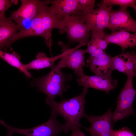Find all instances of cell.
<instances>
[{
  "mask_svg": "<svg viewBox=\"0 0 136 136\" xmlns=\"http://www.w3.org/2000/svg\"><path fill=\"white\" fill-rule=\"evenodd\" d=\"M133 77H127V81L117 100L116 109L112 116L113 124L134 114L133 105L136 93L133 84Z\"/></svg>",
  "mask_w": 136,
  "mask_h": 136,
  "instance_id": "obj_6",
  "label": "cell"
},
{
  "mask_svg": "<svg viewBox=\"0 0 136 136\" xmlns=\"http://www.w3.org/2000/svg\"><path fill=\"white\" fill-rule=\"evenodd\" d=\"M58 44L61 47L62 56L56 66L61 69L64 68H70L74 71L78 77L84 74L83 67L87 66L85 61V54L87 53L86 49H78L84 46L79 44L76 47L71 49L69 46L62 41H59Z\"/></svg>",
  "mask_w": 136,
  "mask_h": 136,
  "instance_id": "obj_7",
  "label": "cell"
},
{
  "mask_svg": "<svg viewBox=\"0 0 136 136\" xmlns=\"http://www.w3.org/2000/svg\"><path fill=\"white\" fill-rule=\"evenodd\" d=\"M127 9L120 7L118 10L112 9L110 11L107 28L112 32L124 30L136 33V21L131 16Z\"/></svg>",
  "mask_w": 136,
  "mask_h": 136,
  "instance_id": "obj_11",
  "label": "cell"
},
{
  "mask_svg": "<svg viewBox=\"0 0 136 136\" xmlns=\"http://www.w3.org/2000/svg\"><path fill=\"white\" fill-rule=\"evenodd\" d=\"M78 1L81 13L89 12L95 9V0H78Z\"/></svg>",
  "mask_w": 136,
  "mask_h": 136,
  "instance_id": "obj_22",
  "label": "cell"
},
{
  "mask_svg": "<svg viewBox=\"0 0 136 136\" xmlns=\"http://www.w3.org/2000/svg\"><path fill=\"white\" fill-rule=\"evenodd\" d=\"M0 57L10 65L18 69L27 77L32 78L31 74L26 69L25 64L21 62L20 57L16 52L10 53L0 49Z\"/></svg>",
  "mask_w": 136,
  "mask_h": 136,
  "instance_id": "obj_19",
  "label": "cell"
},
{
  "mask_svg": "<svg viewBox=\"0 0 136 136\" xmlns=\"http://www.w3.org/2000/svg\"><path fill=\"white\" fill-rule=\"evenodd\" d=\"M113 113L112 109L110 108L100 116L87 115L85 117L87 119L90 125L89 127H82L91 136H111L113 125L112 120Z\"/></svg>",
  "mask_w": 136,
  "mask_h": 136,
  "instance_id": "obj_10",
  "label": "cell"
},
{
  "mask_svg": "<svg viewBox=\"0 0 136 136\" xmlns=\"http://www.w3.org/2000/svg\"><path fill=\"white\" fill-rule=\"evenodd\" d=\"M88 89L84 88L82 92L79 95L68 99L62 98L58 103L54 100L46 99L47 105L57 116H62L65 120V132L71 131V136H86L80 127H82L80 119L85 117L84 106L86 101L85 97Z\"/></svg>",
  "mask_w": 136,
  "mask_h": 136,
  "instance_id": "obj_1",
  "label": "cell"
},
{
  "mask_svg": "<svg viewBox=\"0 0 136 136\" xmlns=\"http://www.w3.org/2000/svg\"><path fill=\"white\" fill-rule=\"evenodd\" d=\"M97 6L98 8L93 11L78 15L89 27L91 32L103 34L108 26L112 7L107 6L101 2L97 4Z\"/></svg>",
  "mask_w": 136,
  "mask_h": 136,
  "instance_id": "obj_9",
  "label": "cell"
},
{
  "mask_svg": "<svg viewBox=\"0 0 136 136\" xmlns=\"http://www.w3.org/2000/svg\"><path fill=\"white\" fill-rule=\"evenodd\" d=\"M72 75L62 72L55 64L51 67L50 72L46 75L35 79L31 86L37 88L38 91L44 93L46 99L54 100L56 96H60L63 98V94L70 87L67 82L72 78Z\"/></svg>",
  "mask_w": 136,
  "mask_h": 136,
  "instance_id": "obj_3",
  "label": "cell"
},
{
  "mask_svg": "<svg viewBox=\"0 0 136 136\" xmlns=\"http://www.w3.org/2000/svg\"><path fill=\"white\" fill-rule=\"evenodd\" d=\"M114 70L125 74L127 77L136 75V54L134 51L122 53L113 57Z\"/></svg>",
  "mask_w": 136,
  "mask_h": 136,
  "instance_id": "obj_14",
  "label": "cell"
},
{
  "mask_svg": "<svg viewBox=\"0 0 136 136\" xmlns=\"http://www.w3.org/2000/svg\"><path fill=\"white\" fill-rule=\"evenodd\" d=\"M50 3V9L60 21L66 16L81 13L78 0H51Z\"/></svg>",
  "mask_w": 136,
  "mask_h": 136,
  "instance_id": "obj_15",
  "label": "cell"
},
{
  "mask_svg": "<svg viewBox=\"0 0 136 136\" xmlns=\"http://www.w3.org/2000/svg\"><path fill=\"white\" fill-rule=\"evenodd\" d=\"M87 45V47L86 50L87 53H88L90 56L95 57L106 52L105 50L100 49L90 40Z\"/></svg>",
  "mask_w": 136,
  "mask_h": 136,
  "instance_id": "obj_24",
  "label": "cell"
},
{
  "mask_svg": "<svg viewBox=\"0 0 136 136\" xmlns=\"http://www.w3.org/2000/svg\"><path fill=\"white\" fill-rule=\"evenodd\" d=\"M101 2L107 6L118 5L121 8H127L130 7L133 8L135 12L136 11L135 0H103Z\"/></svg>",
  "mask_w": 136,
  "mask_h": 136,
  "instance_id": "obj_20",
  "label": "cell"
},
{
  "mask_svg": "<svg viewBox=\"0 0 136 136\" xmlns=\"http://www.w3.org/2000/svg\"><path fill=\"white\" fill-rule=\"evenodd\" d=\"M77 82L79 86L88 89L91 88L109 93L117 85L118 81L112 77L106 78L94 75L89 76L84 74L78 77Z\"/></svg>",
  "mask_w": 136,
  "mask_h": 136,
  "instance_id": "obj_12",
  "label": "cell"
},
{
  "mask_svg": "<svg viewBox=\"0 0 136 136\" xmlns=\"http://www.w3.org/2000/svg\"><path fill=\"white\" fill-rule=\"evenodd\" d=\"M92 36L90 41L100 49L105 50L109 44L104 38L105 33L99 34L92 31Z\"/></svg>",
  "mask_w": 136,
  "mask_h": 136,
  "instance_id": "obj_21",
  "label": "cell"
},
{
  "mask_svg": "<svg viewBox=\"0 0 136 136\" xmlns=\"http://www.w3.org/2000/svg\"><path fill=\"white\" fill-rule=\"evenodd\" d=\"M51 0H45L38 14L32 20L27 29L18 31L11 40L12 44L21 39L31 36H38L43 38L45 44L48 47L50 54L53 45L52 32L53 29H58L60 20L50 10L48 5Z\"/></svg>",
  "mask_w": 136,
  "mask_h": 136,
  "instance_id": "obj_2",
  "label": "cell"
},
{
  "mask_svg": "<svg viewBox=\"0 0 136 136\" xmlns=\"http://www.w3.org/2000/svg\"><path fill=\"white\" fill-rule=\"evenodd\" d=\"M63 55L61 54L54 57H49L44 52H39L36 56V59L29 63L25 64L26 69L28 70L33 69L40 70L48 67H51L54 65L55 62L61 58Z\"/></svg>",
  "mask_w": 136,
  "mask_h": 136,
  "instance_id": "obj_18",
  "label": "cell"
},
{
  "mask_svg": "<svg viewBox=\"0 0 136 136\" xmlns=\"http://www.w3.org/2000/svg\"><path fill=\"white\" fill-rule=\"evenodd\" d=\"M104 38L109 44H115L120 46L122 53L128 48H135L136 46V33L131 34L124 30H117L109 34L105 33Z\"/></svg>",
  "mask_w": 136,
  "mask_h": 136,
  "instance_id": "obj_16",
  "label": "cell"
},
{
  "mask_svg": "<svg viewBox=\"0 0 136 136\" xmlns=\"http://www.w3.org/2000/svg\"><path fill=\"white\" fill-rule=\"evenodd\" d=\"M111 136H135L130 129L126 127H123L119 129H112L111 131Z\"/></svg>",
  "mask_w": 136,
  "mask_h": 136,
  "instance_id": "obj_25",
  "label": "cell"
},
{
  "mask_svg": "<svg viewBox=\"0 0 136 136\" xmlns=\"http://www.w3.org/2000/svg\"><path fill=\"white\" fill-rule=\"evenodd\" d=\"M45 1L21 0V5L19 8L13 12L7 18L16 23L19 28V31L27 29Z\"/></svg>",
  "mask_w": 136,
  "mask_h": 136,
  "instance_id": "obj_8",
  "label": "cell"
},
{
  "mask_svg": "<svg viewBox=\"0 0 136 136\" xmlns=\"http://www.w3.org/2000/svg\"><path fill=\"white\" fill-rule=\"evenodd\" d=\"M0 23V49L10 45L12 40L19 30L18 26L12 21L8 19Z\"/></svg>",
  "mask_w": 136,
  "mask_h": 136,
  "instance_id": "obj_17",
  "label": "cell"
},
{
  "mask_svg": "<svg viewBox=\"0 0 136 136\" xmlns=\"http://www.w3.org/2000/svg\"><path fill=\"white\" fill-rule=\"evenodd\" d=\"M13 3L11 0H0V23L7 20L5 15L6 11L12 6Z\"/></svg>",
  "mask_w": 136,
  "mask_h": 136,
  "instance_id": "obj_23",
  "label": "cell"
},
{
  "mask_svg": "<svg viewBox=\"0 0 136 136\" xmlns=\"http://www.w3.org/2000/svg\"><path fill=\"white\" fill-rule=\"evenodd\" d=\"M57 115L52 111L50 117L45 122L29 129L18 128L10 126L3 120H0V123L4 126L7 131V135L12 136L14 133H17L26 136H56L61 131L65 132L64 124L57 120Z\"/></svg>",
  "mask_w": 136,
  "mask_h": 136,
  "instance_id": "obj_4",
  "label": "cell"
},
{
  "mask_svg": "<svg viewBox=\"0 0 136 136\" xmlns=\"http://www.w3.org/2000/svg\"><path fill=\"white\" fill-rule=\"evenodd\" d=\"M113 57L105 52L94 57L90 56L86 61L87 66L89 67L95 75L102 77H112L114 70Z\"/></svg>",
  "mask_w": 136,
  "mask_h": 136,
  "instance_id": "obj_13",
  "label": "cell"
},
{
  "mask_svg": "<svg viewBox=\"0 0 136 136\" xmlns=\"http://www.w3.org/2000/svg\"><path fill=\"white\" fill-rule=\"evenodd\" d=\"M59 33H66L72 43L79 42L85 45L92 36L91 29L78 15L67 16L60 21Z\"/></svg>",
  "mask_w": 136,
  "mask_h": 136,
  "instance_id": "obj_5",
  "label": "cell"
},
{
  "mask_svg": "<svg viewBox=\"0 0 136 136\" xmlns=\"http://www.w3.org/2000/svg\"><path fill=\"white\" fill-rule=\"evenodd\" d=\"M6 136H9V135H7Z\"/></svg>",
  "mask_w": 136,
  "mask_h": 136,
  "instance_id": "obj_26",
  "label": "cell"
}]
</instances>
